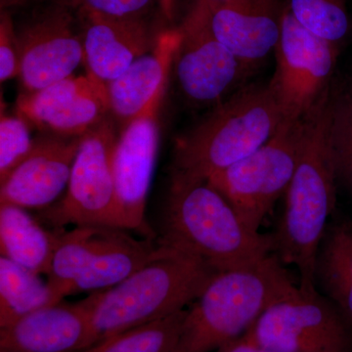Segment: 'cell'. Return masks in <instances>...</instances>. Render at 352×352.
<instances>
[{"instance_id": "6", "label": "cell", "mask_w": 352, "mask_h": 352, "mask_svg": "<svg viewBox=\"0 0 352 352\" xmlns=\"http://www.w3.org/2000/svg\"><path fill=\"white\" fill-rule=\"evenodd\" d=\"M302 131L303 118L284 120L258 150L208 178L252 230L259 232L278 199L286 194L298 164Z\"/></svg>"}, {"instance_id": "23", "label": "cell", "mask_w": 352, "mask_h": 352, "mask_svg": "<svg viewBox=\"0 0 352 352\" xmlns=\"http://www.w3.org/2000/svg\"><path fill=\"white\" fill-rule=\"evenodd\" d=\"M186 309L129 329L82 352H170L182 328Z\"/></svg>"}, {"instance_id": "21", "label": "cell", "mask_w": 352, "mask_h": 352, "mask_svg": "<svg viewBox=\"0 0 352 352\" xmlns=\"http://www.w3.org/2000/svg\"><path fill=\"white\" fill-rule=\"evenodd\" d=\"M315 287L352 321V222L331 219L315 261Z\"/></svg>"}, {"instance_id": "25", "label": "cell", "mask_w": 352, "mask_h": 352, "mask_svg": "<svg viewBox=\"0 0 352 352\" xmlns=\"http://www.w3.org/2000/svg\"><path fill=\"white\" fill-rule=\"evenodd\" d=\"M288 8L298 24L331 43L342 45L352 31L346 0H289Z\"/></svg>"}, {"instance_id": "5", "label": "cell", "mask_w": 352, "mask_h": 352, "mask_svg": "<svg viewBox=\"0 0 352 352\" xmlns=\"http://www.w3.org/2000/svg\"><path fill=\"white\" fill-rule=\"evenodd\" d=\"M217 272L200 259L160 245L157 256L131 276L97 292L91 315L94 346L186 309Z\"/></svg>"}, {"instance_id": "7", "label": "cell", "mask_w": 352, "mask_h": 352, "mask_svg": "<svg viewBox=\"0 0 352 352\" xmlns=\"http://www.w3.org/2000/svg\"><path fill=\"white\" fill-rule=\"evenodd\" d=\"M242 337L276 352H352V321L320 292L298 287L268 307Z\"/></svg>"}, {"instance_id": "4", "label": "cell", "mask_w": 352, "mask_h": 352, "mask_svg": "<svg viewBox=\"0 0 352 352\" xmlns=\"http://www.w3.org/2000/svg\"><path fill=\"white\" fill-rule=\"evenodd\" d=\"M284 120L270 85L241 88L176 140L171 177L208 180L258 150Z\"/></svg>"}, {"instance_id": "33", "label": "cell", "mask_w": 352, "mask_h": 352, "mask_svg": "<svg viewBox=\"0 0 352 352\" xmlns=\"http://www.w3.org/2000/svg\"><path fill=\"white\" fill-rule=\"evenodd\" d=\"M18 1H19V2H20V1H21V0H18Z\"/></svg>"}, {"instance_id": "13", "label": "cell", "mask_w": 352, "mask_h": 352, "mask_svg": "<svg viewBox=\"0 0 352 352\" xmlns=\"http://www.w3.org/2000/svg\"><path fill=\"white\" fill-rule=\"evenodd\" d=\"M21 82L27 94L73 76L85 61L82 36L68 9L57 7L32 21L18 34Z\"/></svg>"}, {"instance_id": "9", "label": "cell", "mask_w": 352, "mask_h": 352, "mask_svg": "<svg viewBox=\"0 0 352 352\" xmlns=\"http://www.w3.org/2000/svg\"><path fill=\"white\" fill-rule=\"evenodd\" d=\"M340 46L308 31L285 7L276 69L268 83L285 120L305 118L332 87Z\"/></svg>"}, {"instance_id": "22", "label": "cell", "mask_w": 352, "mask_h": 352, "mask_svg": "<svg viewBox=\"0 0 352 352\" xmlns=\"http://www.w3.org/2000/svg\"><path fill=\"white\" fill-rule=\"evenodd\" d=\"M60 302L47 282L44 283L36 273L0 258V328Z\"/></svg>"}, {"instance_id": "32", "label": "cell", "mask_w": 352, "mask_h": 352, "mask_svg": "<svg viewBox=\"0 0 352 352\" xmlns=\"http://www.w3.org/2000/svg\"><path fill=\"white\" fill-rule=\"evenodd\" d=\"M351 87H352V80H351Z\"/></svg>"}, {"instance_id": "26", "label": "cell", "mask_w": 352, "mask_h": 352, "mask_svg": "<svg viewBox=\"0 0 352 352\" xmlns=\"http://www.w3.org/2000/svg\"><path fill=\"white\" fill-rule=\"evenodd\" d=\"M27 122L22 117L1 113L0 118V182L6 179L34 148Z\"/></svg>"}, {"instance_id": "11", "label": "cell", "mask_w": 352, "mask_h": 352, "mask_svg": "<svg viewBox=\"0 0 352 352\" xmlns=\"http://www.w3.org/2000/svg\"><path fill=\"white\" fill-rule=\"evenodd\" d=\"M164 96L160 95L145 113L120 131L113 157L118 203L124 229L149 239L156 235L146 221V205L159 151L157 116Z\"/></svg>"}, {"instance_id": "2", "label": "cell", "mask_w": 352, "mask_h": 352, "mask_svg": "<svg viewBox=\"0 0 352 352\" xmlns=\"http://www.w3.org/2000/svg\"><path fill=\"white\" fill-rule=\"evenodd\" d=\"M298 289L272 254L217 271L187 308L170 352L219 351L244 336L268 307Z\"/></svg>"}, {"instance_id": "1", "label": "cell", "mask_w": 352, "mask_h": 352, "mask_svg": "<svg viewBox=\"0 0 352 352\" xmlns=\"http://www.w3.org/2000/svg\"><path fill=\"white\" fill-rule=\"evenodd\" d=\"M331 98L332 87L303 118L298 164L285 194L283 214L268 235L271 254L284 265L295 266L303 291L316 289L315 261L337 201L329 143Z\"/></svg>"}, {"instance_id": "18", "label": "cell", "mask_w": 352, "mask_h": 352, "mask_svg": "<svg viewBox=\"0 0 352 352\" xmlns=\"http://www.w3.org/2000/svg\"><path fill=\"white\" fill-rule=\"evenodd\" d=\"M180 32L178 28L159 32L149 52L139 57L124 73L107 83L110 112L122 129L166 94Z\"/></svg>"}, {"instance_id": "24", "label": "cell", "mask_w": 352, "mask_h": 352, "mask_svg": "<svg viewBox=\"0 0 352 352\" xmlns=\"http://www.w3.org/2000/svg\"><path fill=\"white\" fill-rule=\"evenodd\" d=\"M329 143L337 180L352 194V87L333 85Z\"/></svg>"}, {"instance_id": "16", "label": "cell", "mask_w": 352, "mask_h": 352, "mask_svg": "<svg viewBox=\"0 0 352 352\" xmlns=\"http://www.w3.org/2000/svg\"><path fill=\"white\" fill-rule=\"evenodd\" d=\"M83 23L82 44L87 75L105 83L112 82L139 57L154 47L146 18H117L78 10Z\"/></svg>"}, {"instance_id": "29", "label": "cell", "mask_w": 352, "mask_h": 352, "mask_svg": "<svg viewBox=\"0 0 352 352\" xmlns=\"http://www.w3.org/2000/svg\"><path fill=\"white\" fill-rule=\"evenodd\" d=\"M215 352H276L270 351V349H264L263 346H259L258 344H252L249 340H245L244 337H241L239 339L234 340L227 346L221 347Z\"/></svg>"}, {"instance_id": "10", "label": "cell", "mask_w": 352, "mask_h": 352, "mask_svg": "<svg viewBox=\"0 0 352 352\" xmlns=\"http://www.w3.org/2000/svg\"><path fill=\"white\" fill-rule=\"evenodd\" d=\"M178 30L180 41L173 69L182 94L198 105L220 103L247 76V69L215 38L198 0Z\"/></svg>"}, {"instance_id": "15", "label": "cell", "mask_w": 352, "mask_h": 352, "mask_svg": "<svg viewBox=\"0 0 352 352\" xmlns=\"http://www.w3.org/2000/svg\"><path fill=\"white\" fill-rule=\"evenodd\" d=\"M97 292L76 303L39 308L0 328V352H82L94 346Z\"/></svg>"}, {"instance_id": "3", "label": "cell", "mask_w": 352, "mask_h": 352, "mask_svg": "<svg viewBox=\"0 0 352 352\" xmlns=\"http://www.w3.org/2000/svg\"><path fill=\"white\" fill-rule=\"evenodd\" d=\"M157 243L200 259L217 271L271 254L268 235L252 230L208 180L171 177Z\"/></svg>"}, {"instance_id": "30", "label": "cell", "mask_w": 352, "mask_h": 352, "mask_svg": "<svg viewBox=\"0 0 352 352\" xmlns=\"http://www.w3.org/2000/svg\"><path fill=\"white\" fill-rule=\"evenodd\" d=\"M19 3L18 0H0V4H1V8H6V7L14 6V4Z\"/></svg>"}, {"instance_id": "8", "label": "cell", "mask_w": 352, "mask_h": 352, "mask_svg": "<svg viewBox=\"0 0 352 352\" xmlns=\"http://www.w3.org/2000/svg\"><path fill=\"white\" fill-rule=\"evenodd\" d=\"M118 138L115 124L108 119L82 136L66 196L44 214L48 223L55 228L90 226L124 229L113 168Z\"/></svg>"}, {"instance_id": "17", "label": "cell", "mask_w": 352, "mask_h": 352, "mask_svg": "<svg viewBox=\"0 0 352 352\" xmlns=\"http://www.w3.org/2000/svg\"><path fill=\"white\" fill-rule=\"evenodd\" d=\"M82 136L34 143L29 156L0 182V206L43 208L68 186Z\"/></svg>"}, {"instance_id": "20", "label": "cell", "mask_w": 352, "mask_h": 352, "mask_svg": "<svg viewBox=\"0 0 352 352\" xmlns=\"http://www.w3.org/2000/svg\"><path fill=\"white\" fill-rule=\"evenodd\" d=\"M25 210L0 206L1 256L38 275H47L60 230L50 232Z\"/></svg>"}, {"instance_id": "19", "label": "cell", "mask_w": 352, "mask_h": 352, "mask_svg": "<svg viewBox=\"0 0 352 352\" xmlns=\"http://www.w3.org/2000/svg\"><path fill=\"white\" fill-rule=\"evenodd\" d=\"M126 229L96 226L94 238L71 295L104 291L124 281L160 251L153 239H138Z\"/></svg>"}, {"instance_id": "27", "label": "cell", "mask_w": 352, "mask_h": 352, "mask_svg": "<svg viewBox=\"0 0 352 352\" xmlns=\"http://www.w3.org/2000/svg\"><path fill=\"white\" fill-rule=\"evenodd\" d=\"M78 10L92 11L117 18H146L160 8L166 17L173 14L175 0H69Z\"/></svg>"}, {"instance_id": "12", "label": "cell", "mask_w": 352, "mask_h": 352, "mask_svg": "<svg viewBox=\"0 0 352 352\" xmlns=\"http://www.w3.org/2000/svg\"><path fill=\"white\" fill-rule=\"evenodd\" d=\"M17 109L25 120L69 138L85 135L111 113L107 85L87 74L23 94Z\"/></svg>"}, {"instance_id": "28", "label": "cell", "mask_w": 352, "mask_h": 352, "mask_svg": "<svg viewBox=\"0 0 352 352\" xmlns=\"http://www.w3.org/2000/svg\"><path fill=\"white\" fill-rule=\"evenodd\" d=\"M21 50L18 32L12 18L7 12L0 17V80L1 82L20 75Z\"/></svg>"}, {"instance_id": "14", "label": "cell", "mask_w": 352, "mask_h": 352, "mask_svg": "<svg viewBox=\"0 0 352 352\" xmlns=\"http://www.w3.org/2000/svg\"><path fill=\"white\" fill-rule=\"evenodd\" d=\"M198 1L215 38L248 72L275 51L286 7L281 0Z\"/></svg>"}, {"instance_id": "31", "label": "cell", "mask_w": 352, "mask_h": 352, "mask_svg": "<svg viewBox=\"0 0 352 352\" xmlns=\"http://www.w3.org/2000/svg\"><path fill=\"white\" fill-rule=\"evenodd\" d=\"M206 1H208V2H219V1H223V0H206Z\"/></svg>"}]
</instances>
